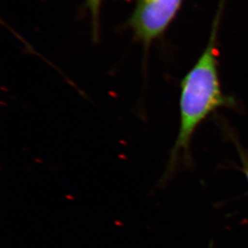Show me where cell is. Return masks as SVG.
Wrapping results in <instances>:
<instances>
[{
  "mask_svg": "<svg viewBox=\"0 0 248 248\" xmlns=\"http://www.w3.org/2000/svg\"><path fill=\"white\" fill-rule=\"evenodd\" d=\"M103 0H86V5L91 18L92 34L94 40H97L100 35V18L101 5Z\"/></svg>",
  "mask_w": 248,
  "mask_h": 248,
  "instance_id": "3957f363",
  "label": "cell"
},
{
  "mask_svg": "<svg viewBox=\"0 0 248 248\" xmlns=\"http://www.w3.org/2000/svg\"><path fill=\"white\" fill-rule=\"evenodd\" d=\"M183 0H136L129 17L134 38L145 50L161 37L178 14Z\"/></svg>",
  "mask_w": 248,
  "mask_h": 248,
  "instance_id": "7a4b0ae2",
  "label": "cell"
},
{
  "mask_svg": "<svg viewBox=\"0 0 248 248\" xmlns=\"http://www.w3.org/2000/svg\"><path fill=\"white\" fill-rule=\"evenodd\" d=\"M241 156L242 162H243V166H244V173L246 174L248 181V158L244 155H241Z\"/></svg>",
  "mask_w": 248,
  "mask_h": 248,
  "instance_id": "277c9868",
  "label": "cell"
},
{
  "mask_svg": "<svg viewBox=\"0 0 248 248\" xmlns=\"http://www.w3.org/2000/svg\"><path fill=\"white\" fill-rule=\"evenodd\" d=\"M220 14L218 12L214 21L206 48L181 84L179 133L160 183L167 182L173 173L180 153L188 161L190 140L199 124L216 109L232 105L231 99L222 93L218 76L216 40Z\"/></svg>",
  "mask_w": 248,
  "mask_h": 248,
  "instance_id": "6da1fadb",
  "label": "cell"
}]
</instances>
